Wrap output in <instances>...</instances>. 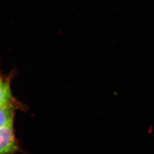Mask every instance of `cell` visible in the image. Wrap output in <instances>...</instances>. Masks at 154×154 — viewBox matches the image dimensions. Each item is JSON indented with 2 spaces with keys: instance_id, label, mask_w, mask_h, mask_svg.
<instances>
[{
  "instance_id": "1",
  "label": "cell",
  "mask_w": 154,
  "mask_h": 154,
  "mask_svg": "<svg viewBox=\"0 0 154 154\" xmlns=\"http://www.w3.org/2000/svg\"><path fill=\"white\" fill-rule=\"evenodd\" d=\"M15 72L8 75L3 73L0 70V108H14L17 110L25 111L26 107L13 95L11 83Z\"/></svg>"
},
{
  "instance_id": "2",
  "label": "cell",
  "mask_w": 154,
  "mask_h": 154,
  "mask_svg": "<svg viewBox=\"0 0 154 154\" xmlns=\"http://www.w3.org/2000/svg\"><path fill=\"white\" fill-rule=\"evenodd\" d=\"M21 149L14 125L0 127V154H16Z\"/></svg>"
},
{
  "instance_id": "3",
  "label": "cell",
  "mask_w": 154,
  "mask_h": 154,
  "mask_svg": "<svg viewBox=\"0 0 154 154\" xmlns=\"http://www.w3.org/2000/svg\"><path fill=\"white\" fill-rule=\"evenodd\" d=\"M16 110L14 108H0V127L14 124Z\"/></svg>"
}]
</instances>
